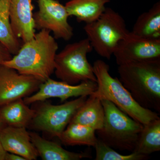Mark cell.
Returning <instances> with one entry per match:
<instances>
[{
    "label": "cell",
    "mask_w": 160,
    "mask_h": 160,
    "mask_svg": "<svg viewBox=\"0 0 160 160\" xmlns=\"http://www.w3.org/2000/svg\"><path fill=\"white\" fill-rule=\"evenodd\" d=\"M58 49V43L50 32L42 29L31 40L23 43L18 53L2 64L43 82L54 73Z\"/></svg>",
    "instance_id": "obj_1"
},
{
    "label": "cell",
    "mask_w": 160,
    "mask_h": 160,
    "mask_svg": "<svg viewBox=\"0 0 160 160\" xmlns=\"http://www.w3.org/2000/svg\"><path fill=\"white\" fill-rule=\"evenodd\" d=\"M120 81L140 106L160 112V59L118 66Z\"/></svg>",
    "instance_id": "obj_2"
},
{
    "label": "cell",
    "mask_w": 160,
    "mask_h": 160,
    "mask_svg": "<svg viewBox=\"0 0 160 160\" xmlns=\"http://www.w3.org/2000/svg\"><path fill=\"white\" fill-rule=\"evenodd\" d=\"M92 67L98 86L93 93L95 95L101 99L110 101L130 117L143 125L160 118L158 113L143 108L135 101L120 80L110 75L109 66L105 62L97 60Z\"/></svg>",
    "instance_id": "obj_3"
},
{
    "label": "cell",
    "mask_w": 160,
    "mask_h": 160,
    "mask_svg": "<svg viewBox=\"0 0 160 160\" xmlns=\"http://www.w3.org/2000/svg\"><path fill=\"white\" fill-rule=\"evenodd\" d=\"M101 100L105 119L102 128L97 131L98 138L112 149L132 152L143 125L130 117L110 101Z\"/></svg>",
    "instance_id": "obj_4"
},
{
    "label": "cell",
    "mask_w": 160,
    "mask_h": 160,
    "mask_svg": "<svg viewBox=\"0 0 160 160\" xmlns=\"http://www.w3.org/2000/svg\"><path fill=\"white\" fill-rule=\"evenodd\" d=\"M92 49L87 38L66 45L55 58L57 78L72 85L89 81L96 82L93 67L87 59Z\"/></svg>",
    "instance_id": "obj_5"
},
{
    "label": "cell",
    "mask_w": 160,
    "mask_h": 160,
    "mask_svg": "<svg viewBox=\"0 0 160 160\" xmlns=\"http://www.w3.org/2000/svg\"><path fill=\"white\" fill-rule=\"evenodd\" d=\"M92 49L102 57L109 60L117 46L129 32L122 17L110 8L97 20L84 28Z\"/></svg>",
    "instance_id": "obj_6"
},
{
    "label": "cell",
    "mask_w": 160,
    "mask_h": 160,
    "mask_svg": "<svg viewBox=\"0 0 160 160\" xmlns=\"http://www.w3.org/2000/svg\"><path fill=\"white\" fill-rule=\"evenodd\" d=\"M87 97H79L59 105L43 102L35 109V115L30 124L38 130L58 138Z\"/></svg>",
    "instance_id": "obj_7"
},
{
    "label": "cell",
    "mask_w": 160,
    "mask_h": 160,
    "mask_svg": "<svg viewBox=\"0 0 160 160\" xmlns=\"http://www.w3.org/2000/svg\"><path fill=\"white\" fill-rule=\"evenodd\" d=\"M37 2L38 10L33 13L35 29L49 30L55 39H71L73 29L68 22L66 6L58 0H37Z\"/></svg>",
    "instance_id": "obj_8"
},
{
    "label": "cell",
    "mask_w": 160,
    "mask_h": 160,
    "mask_svg": "<svg viewBox=\"0 0 160 160\" xmlns=\"http://www.w3.org/2000/svg\"><path fill=\"white\" fill-rule=\"evenodd\" d=\"M42 82L34 77L21 74L13 68L0 65V107L31 95Z\"/></svg>",
    "instance_id": "obj_9"
},
{
    "label": "cell",
    "mask_w": 160,
    "mask_h": 160,
    "mask_svg": "<svg viewBox=\"0 0 160 160\" xmlns=\"http://www.w3.org/2000/svg\"><path fill=\"white\" fill-rule=\"evenodd\" d=\"M113 55L118 66L131 62L160 59V39L144 38L129 32L120 41Z\"/></svg>",
    "instance_id": "obj_10"
},
{
    "label": "cell",
    "mask_w": 160,
    "mask_h": 160,
    "mask_svg": "<svg viewBox=\"0 0 160 160\" xmlns=\"http://www.w3.org/2000/svg\"><path fill=\"white\" fill-rule=\"evenodd\" d=\"M97 83L92 81L72 85L49 78L41 83L34 94L24 98L23 100L27 105L43 102L51 98H58L63 102L70 98L89 96L97 90Z\"/></svg>",
    "instance_id": "obj_11"
},
{
    "label": "cell",
    "mask_w": 160,
    "mask_h": 160,
    "mask_svg": "<svg viewBox=\"0 0 160 160\" xmlns=\"http://www.w3.org/2000/svg\"><path fill=\"white\" fill-rule=\"evenodd\" d=\"M0 139L6 152L15 153L26 160L37 159L38 154L26 128L6 126L1 129Z\"/></svg>",
    "instance_id": "obj_12"
},
{
    "label": "cell",
    "mask_w": 160,
    "mask_h": 160,
    "mask_svg": "<svg viewBox=\"0 0 160 160\" xmlns=\"http://www.w3.org/2000/svg\"><path fill=\"white\" fill-rule=\"evenodd\" d=\"M32 0H11L10 23L16 36L25 43L35 34Z\"/></svg>",
    "instance_id": "obj_13"
},
{
    "label": "cell",
    "mask_w": 160,
    "mask_h": 160,
    "mask_svg": "<svg viewBox=\"0 0 160 160\" xmlns=\"http://www.w3.org/2000/svg\"><path fill=\"white\" fill-rule=\"evenodd\" d=\"M31 141L37 150L38 156L43 160H79L90 158L88 152H75L64 149L55 142L42 138L35 132H29Z\"/></svg>",
    "instance_id": "obj_14"
},
{
    "label": "cell",
    "mask_w": 160,
    "mask_h": 160,
    "mask_svg": "<svg viewBox=\"0 0 160 160\" xmlns=\"http://www.w3.org/2000/svg\"><path fill=\"white\" fill-rule=\"evenodd\" d=\"M76 112L70 123H77L90 127L96 131L102 128L105 112L102 100L93 93Z\"/></svg>",
    "instance_id": "obj_15"
},
{
    "label": "cell",
    "mask_w": 160,
    "mask_h": 160,
    "mask_svg": "<svg viewBox=\"0 0 160 160\" xmlns=\"http://www.w3.org/2000/svg\"><path fill=\"white\" fill-rule=\"evenodd\" d=\"M22 99L0 107L2 124L18 128H26L31 124L35 110L30 109Z\"/></svg>",
    "instance_id": "obj_16"
},
{
    "label": "cell",
    "mask_w": 160,
    "mask_h": 160,
    "mask_svg": "<svg viewBox=\"0 0 160 160\" xmlns=\"http://www.w3.org/2000/svg\"><path fill=\"white\" fill-rule=\"evenodd\" d=\"M111 0H69L65 6L69 17L79 22L89 23L98 19L105 11L106 4Z\"/></svg>",
    "instance_id": "obj_17"
},
{
    "label": "cell",
    "mask_w": 160,
    "mask_h": 160,
    "mask_svg": "<svg viewBox=\"0 0 160 160\" xmlns=\"http://www.w3.org/2000/svg\"><path fill=\"white\" fill-rule=\"evenodd\" d=\"M133 34L149 39H160V2L140 15L131 32Z\"/></svg>",
    "instance_id": "obj_18"
},
{
    "label": "cell",
    "mask_w": 160,
    "mask_h": 160,
    "mask_svg": "<svg viewBox=\"0 0 160 160\" xmlns=\"http://www.w3.org/2000/svg\"><path fill=\"white\" fill-rule=\"evenodd\" d=\"M160 150V118L143 125L132 152L149 155Z\"/></svg>",
    "instance_id": "obj_19"
},
{
    "label": "cell",
    "mask_w": 160,
    "mask_h": 160,
    "mask_svg": "<svg viewBox=\"0 0 160 160\" xmlns=\"http://www.w3.org/2000/svg\"><path fill=\"white\" fill-rule=\"evenodd\" d=\"M96 130L90 127L69 123L58 138L66 146H86L94 147L98 141Z\"/></svg>",
    "instance_id": "obj_20"
},
{
    "label": "cell",
    "mask_w": 160,
    "mask_h": 160,
    "mask_svg": "<svg viewBox=\"0 0 160 160\" xmlns=\"http://www.w3.org/2000/svg\"><path fill=\"white\" fill-rule=\"evenodd\" d=\"M10 1L0 0V42L6 46L12 55L18 53L22 42L15 35L10 20Z\"/></svg>",
    "instance_id": "obj_21"
},
{
    "label": "cell",
    "mask_w": 160,
    "mask_h": 160,
    "mask_svg": "<svg viewBox=\"0 0 160 160\" xmlns=\"http://www.w3.org/2000/svg\"><path fill=\"white\" fill-rule=\"evenodd\" d=\"M94 147L96 150L95 160H144L149 158L148 156L134 152L129 155L120 154L98 138Z\"/></svg>",
    "instance_id": "obj_22"
},
{
    "label": "cell",
    "mask_w": 160,
    "mask_h": 160,
    "mask_svg": "<svg viewBox=\"0 0 160 160\" xmlns=\"http://www.w3.org/2000/svg\"><path fill=\"white\" fill-rule=\"evenodd\" d=\"M12 57V55L9 52L6 46L0 42V65L9 61Z\"/></svg>",
    "instance_id": "obj_23"
},
{
    "label": "cell",
    "mask_w": 160,
    "mask_h": 160,
    "mask_svg": "<svg viewBox=\"0 0 160 160\" xmlns=\"http://www.w3.org/2000/svg\"><path fill=\"white\" fill-rule=\"evenodd\" d=\"M5 160H26L22 157L15 153L6 152Z\"/></svg>",
    "instance_id": "obj_24"
},
{
    "label": "cell",
    "mask_w": 160,
    "mask_h": 160,
    "mask_svg": "<svg viewBox=\"0 0 160 160\" xmlns=\"http://www.w3.org/2000/svg\"><path fill=\"white\" fill-rule=\"evenodd\" d=\"M2 124V121L0 119V127H1ZM6 152H7L4 150V148H3L2 142H1V139H0V160H5Z\"/></svg>",
    "instance_id": "obj_25"
}]
</instances>
